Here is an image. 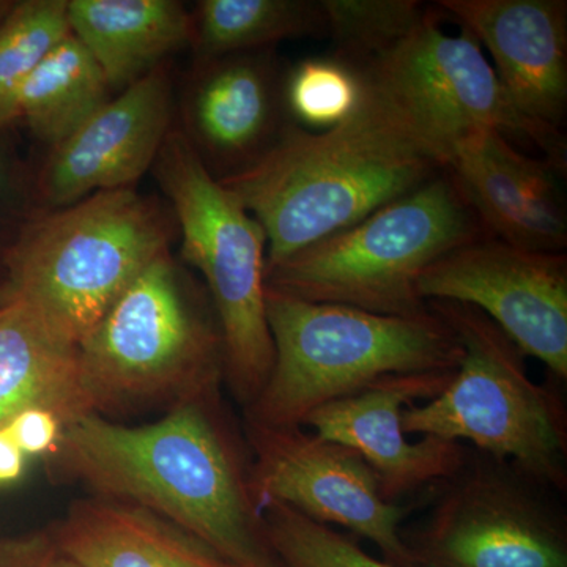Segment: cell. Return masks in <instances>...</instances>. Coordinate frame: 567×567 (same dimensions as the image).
Instances as JSON below:
<instances>
[{"label": "cell", "instance_id": "cell-25", "mask_svg": "<svg viewBox=\"0 0 567 567\" xmlns=\"http://www.w3.org/2000/svg\"><path fill=\"white\" fill-rule=\"evenodd\" d=\"M330 54L352 66L385 51L423 20L429 7L417 0H322Z\"/></svg>", "mask_w": 567, "mask_h": 567}, {"label": "cell", "instance_id": "cell-6", "mask_svg": "<svg viewBox=\"0 0 567 567\" xmlns=\"http://www.w3.org/2000/svg\"><path fill=\"white\" fill-rule=\"evenodd\" d=\"M78 368L92 415L200 398L224 375L215 308L163 252L78 346Z\"/></svg>", "mask_w": 567, "mask_h": 567}, {"label": "cell", "instance_id": "cell-5", "mask_svg": "<svg viewBox=\"0 0 567 567\" xmlns=\"http://www.w3.org/2000/svg\"><path fill=\"white\" fill-rule=\"evenodd\" d=\"M487 237L461 186L443 169L360 223L267 265L265 286L315 303L423 316L429 306L417 292L421 275L454 249Z\"/></svg>", "mask_w": 567, "mask_h": 567}, {"label": "cell", "instance_id": "cell-21", "mask_svg": "<svg viewBox=\"0 0 567 567\" xmlns=\"http://www.w3.org/2000/svg\"><path fill=\"white\" fill-rule=\"evenodd\" d=\"M111 92L99 63L70 32L22 85L14 123H24L52 148L102 110Z\"/></svg>", "mask_w": 567, "mask_h": 567}, {"label": "cell", "instance_id": "cell-26", "mask_svg": "<svg viewBox=\"0 0 567 567\" xmlns=\"http://www.w3.org/2000/svg\"><path fill=\"white\" fill-rule=\"evenodd\" d=\"M265 535L281 567H402L371 557L344 533L278 502L259 505Z\"/></svg>", "mask_w": 567, "mask_h": 567}, {"label": "cell", "instance_id": "cell-30", "mask_svg": "<svg viewBox=\"0 0 567 567\" xmlns=\"http://www.w3.org/2000/svg\"><path fill=\"white\" fill-rule=\"evenodd\" d=\"M11 174H13V169H11L9 155H7V152L3 151L2 145H0V199H2L3 194L7 193V188H9Z\"/></svg>", "mask_w": 567, "mask_h": 567}, {"label": "cell", "instance_id": "cell-4", "mask_svg": "<svg viewBox=\"0 0 567 567\" xmlns=\"http://www.w3.org/2000/svg\"><path fill=\"white\" fill-rule=\"evenodd\" d=\"M267 320L274 368L246 406L248 423L264 427L303 425L320 406L385 375L457 371L464 357L456 334L431 309L416 317L382 316L267 289Z\"/></svg>", "mask_w": 567, "mask_h": 567}, {"label": "cell", "instance_id": "cell-16", "mask_svg": "<svg viewBox=\"0 0 567 567\" xmlns=\"http://www.w3.org/2000/svg\"><path fill=\"white\" fill-rule=\"evenodd\" d=\"M445 169L491 237L517 248L565 252L567 215L557 174L566 166L522 151L492 128H473L447 152Z\"/></svg>", "mask_w": 567, "mask_h": 567}, {"label": "cell", "instance_id": "cell-10", "mask_svg": "<svg viewBox=\"0 0 567 567\" xmlns=\"http://www.w3.org/2000/svg\"><path fill=\"white\" fill-rule=\"evenodd\" d=\"M554 494L517 465L468 446L402 539L415 567H567L566 514Z\"/></svg>", "mask_w": 567, "mask_h": 567}, {"label": "cell", "instance_id": "cell-7", "mask_svg": "<svg viewBox=\"0 0 567 567\" xmlns=\"http://www.w3.org/2000/svg\"><path fill=\"white\" fill-rule=\"evenodd\" d=\"M427 306L456 334L464 357L442 394L405 406L404 434L468 443L565 494L567 413L561 394L533 382L524 352L475 306L446 300Z\"/></svg>", "mask_w": 567, "mask_h": 567}, {"label": "cell", "instance_id": "cell-22", "mask_svg": "<svg viewBox=\"0 0 567 567\" xmlns=\"http://www.w3.org/2000/svg\"><path fill=\"white\" fill-rule=\"evenodd\" d=\"M193 17L197 61L274 50L289 39H328L322 0H203Z\"/></svg>", "mask_w": 567, "mask_h": 567}, {"label": "cell", "instance_id": "cell-17", "mask_svg": "<svg viewBox=\"0 0 567 567\" xmlns=\"http://www.w3.org/2000/svg\"><path fill=\"white\" fill-rule=\"evenodd\" d=\"M436 6L488 52L516 110L561 132L567 112L566 0H440Z\"/></svg>", "mask_w": 567, "mask_h": 567}, {"label": "cell", "instance_id": "cell-1", "mask_svg": "<svg viewBox=\"0 0 567 567\" xmlns=\"http://www.w3.org/2000/svg\"><path fill=\"white\" fill-rule=\"evenodd\" d=\"M216 390L156 423L128 427L85 415L62 429L58 466L99 498L151 511L235 567H281L251 491V465Z\"/></svg>", "mask_w": 567, "mask_h": 567}, {"label": "cell", "instance_id": "cell-31", "mask_svg": "<svg viewBox=\"0 0 567 567\" xmlns=\"http://www.w3.org/2000/svg\"><path fill=\"white\" fill-rule=\"evenodd\" d=\"M13 6L14 2H11V0H0V21L7 17V13L13 9Z\"/></svg>", "mask_w": 567, "mask_h": 567}, {"label": "cell", "instance_id": "cell-14", "mask_svg": "<svg viewBox=\"0 0 567 567\" xmlns=\"http://www.w3.org/2000/svg\"><path fill=\"white\" fill-rule=\"evenodd\" d=\"M174 115L167 62L111 99L80 130L51 148L35 181L41 212L92 194L134 188L151 171Z\"/></svg>", "mask_w": 567, "mask_h": 567}, {"label": "cell", "instance_id": "cell-2", "mask_svg": "<svg viewBox=\"0 0 567 567\" xmlns=\"http://www.w3.org/2000/svg\"><path fill=\"white\" fill-rule=\"evenodd\" d=\"M443 169L402 115L364 82L363 102L344 123L324 132L290 123L262 159L218 182L262 226L267 265H274Z\"/></svg>", "mask_w": 567, "mask_h": 567}, {"label": "cell", "instance_id": "cell-12", "mask_svg": "<svg viewBox=\"0 0 567 567\" xmlns=\"http://www.w3.org/2000/svg\"><path fill=\"white\" fill-rule=\"evenodd\" d=\"M432 300L475 306L524 352L567 379V256L487 237L454 249L417 281Z\"/></svg>", "mask_w": 567, "mask_h": 567}, {"label": "cell", "instance_id": "cell-8", "mask_svg": "<svg viewBox=\"0 0 567 567\" xmlns=\"http://www.w3.org/2000/svg\"><path fill=\"white\" fill-rule=\"evenodd\" d=\"M152 169L173 205L183 259L207 284L221 327L224 375L237 401L248 406L262 391L275 361L262 226L205 169L182 130H171Z\"/></svg>", "mask_w": 567, "mask_h": 567}, {"label": "cell", "instance_id": "cell-15", "mask_svg": "<svg viewBox=\"0 0 567 567\" xmlns=\"http://www.w3.org/2000/svg\"><path fill=\"white\" fill-rule=\"evenodd\" d=\"M286 73L275 50L197 61L183 92L182 133L216 181L262 159L292 123Z\"/></svg>", "mask_w": 567, "mask_h": 567}, {"label": "cell", "instance_id": "cell-28", "mask_svg": "<svg viewBox=\"0 0 567 567\" xmlns=\"http://www.w3.org/2000/svg\"><path fill=\"white\" fill-rule=\"evenodd\" d=\"M0 567H82L50 533L0 540Z\"/></svg>", "mask_w": 567, "mask_h": 567}, {"label": "cell", "instance_id": "cell-29", "mask_svg": "<svg viewBox=\"0 0 567 567\" xmlns=\"http://www.w3.org/2000/svg\"><path fill=\"white\" fill-rule=\"evenodd\" d=\"M24 454L14 445L6 429H0V486L20 480L24 473Z\"/></svg>", "mask_w": 567, "mask_h": 567}, {"label": "cell", "instance_id": "cell-23", "mask_svg": "<svg viewBox=\"0 0 567 567\" xmlns=\"http://www.w3.org/2000/svg\"><path fill=\"white\" fill-rule=\"evenodd\" d=\"M69 0H24L0 21V132L14 123L22 85L70 33Z\"/></svg>", "mask_w": 567, "mask_h": 567}, {"label": "cell", "instance_id": "cell-3", "mask_svg": "<svg viewBox=\"0 0 567 567\" xmlns=\"http://www.w3.org/2000/svg\"><path fill=\"white\" fill-rule=\"evenodd\" d=\"M173 216L134 188L41 212L2 254L0 305L20 301L78 347L137 278L169 251Z\"/></svg>", "mask_w": 567, "mask_h": 567}, {"label": "cell", "instance_id": "cell-9", "mask_svg": "<svg viewBox=\"0 0 567 567\" xmlns=\"http://www.w3.org/2000/svg\"><path fill=\"white\" fill-rule=\"evenodd\" d=\"M394 107L445 167L447 152L466 132L492 128L514 144H532L566 166V142L516 110L483 48L468 32L451 35L429 7L423 20L385 51L354 66Z\"/></svg>", "mask_w": 567, "mask_h": 567}, {"label": "cell", "instance_id": "cell-27", "mask_svg": "<svg viewBox=\"0 0 567 567\" xmlns=\"http://www.w3.org/2000/svg\"><path fill=\"white\" fill-rule=\"evenodd\" d=\"M3 429L24 456H41L58 450L63 425L48 410L28 409L11 417Z\"/></svg>", "mask_w": 567, "mask_h": 567}, {"label": "cell", "instance_id": "cell-19", "mask_svg": "<svg viewBox=\"0 0 567 567\" xmlns=\"http://www.w3.org/2000/svg\"><path fill=\"white\" fill-rule=\"evenodd\" d=\"M70 32L125 91L192 44L193 17L177 0H69Z\"/></svg>", "mask_w": 567, "mask_h": 567}, {"label": "cell", "instance_id": "cell-11", "mask_svg": "<svg viewBox=\"0 0 567 567\" xmlns=\"http://www.w3.org/2000/svg\"><path fill=\"white\" fill-rule=\"evenodd\" d=\"M254 451L251 491L257 506L278 502L324 525L368 539L383 559L415 567L402 524L427 505L434 487L412 502L388 503L371 466L352 447L322 439L303 425L264 427L248 423Z\"/></svg>", "mask_w": 567, "mask_h": 567}, {"label": "cell", "instance_id": "cell-24", "mask_svg": "<svg viewBox=\"0 0 567 567\" xmlns=\"http://www.w3.org/2000/svg\"><path fill=\"white\" fill-rule=\"evenodd\" d=\"M364 99L360 71L333 54L309 58L287 70L284 104L298 126L324 130L352 117Z\"/></svg>", "mask_w": 567, "mask_h": 567}, {"label": "cell", "instance_id": "cell-18", "mask_svg": "<svg viewBox=\"0 0 567 567\" xmlns=\"http://www.w3.org/2000/svg\"><path fill=\"white\" fill-rule=\"evenodd\" d=\"M50 535L82 567H235L151 511L99 496L74 503Z\"/></svg>", "mask_w": 567, "mask_h": 567}, {"label": "cell", "instance_id": "cell-20", "mask_svg": "<svg viewBox=\"0 0 567 567\" xmlns=\"http://www.w3.org/2000/svg\"><path fill=\"white\" fill-rule=\"evenodd\" d=\"M28 409L63 427L92 415L82 394L78 347L63 342L20 301L0 305V429Z\"/></svg>", "mask_w": 567, "mask_h": 567}, {"label": "cell", "instance_id": "cell-13", "mask_svg": "<svg viewBox=\"0 0 567 567\" xmlns=\"http://www.w3.org/2000/svg\"><path fill=\"white\" fill-rule=\"evenodd\" d=\"M456 371L391 374L371 386L317 409L303 427L352 447L371 466L388 503L421 495L454 475L464 464V443L425 435L410 442L402 431L405 406L429 402L445 391Z\"/></svg>", "mask_w": 567, "mask_h": 567}]
</instances>
